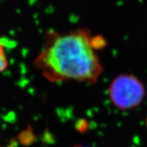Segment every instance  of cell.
I'll list each match as a JSON object with an SVG mask.
<instances>
[{
  "label": "cell",
  "mask_w": 147,
  "mask_h": 147,
  "mask_svg": "<svg viewBox=\"0 0 147 147\" xmlns=\"http://www.w3.org/2000/svg\"><path fill=\"white\" fill-rule=\"evenodd\" d=\"M8 61L3 47L0 45V73L8 68Z\"/></svg>",
  "instance_id": "3"
},
{
  "label": "cell",
  "mask_w": 147,
  "mask_h": 147,
  "mask_svg": "<svg viewBox=\"0 0 147 147\" xmlns=\"http://www.w3.org/2000/svg\"><path fill=\"white\" fill-rule=\"evenodd\" d=\"M74 147H91V146H83V145H76Z\"/></svg>",
  "instance_id": "4"
},
{
  "label": "cell",
  "mask_w": 147,
  "mask_h": 147,
  "mask_svg": "<svg viewBox=\"0 0 147 147\" xmlns=\"http://www.w3.org/2000/svg\"><path fill=\"white\" fill-rule=\"evenodd\" d=\"M146 125H147V120H146Z\"/></svg>",
  "instance_id": "5"
},
{
  "label": "cell",
  "mask_w": 147,
  "mask_h": 147,
  "mask_svg": "<svg viewBox=\"0 0 147 147\" xmlns=\"http://www.w3.org/2000/svg\"><path fill=\"white\" fill-rule=\"evenodd\" d=\"M89 29L50 30L45 37L34 67L48 81L94 84L104 71Z\"/></svg>",
  "instance_id": "1"
},
{
  "label": "cell",
  "mask_w": 147,
  "mask_h": 147,
  "mask_svg": "<svg viewBox=\"0 0 147 147\" xmlns=\"http://www.w3.org/2000/svg\"><path fill=\"white\" fill-rule=\"evenodd\" d=\"M146 94L143 82L137 77L122 74L116 76L108 88L110 100L116 108L130 110L141 105Z\"/></svg>",
  "instance_id": "2"
}]
</instances>
